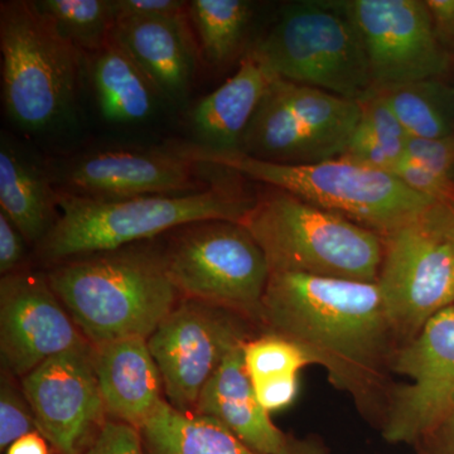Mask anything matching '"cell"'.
Returning <instances> with one entry per match:
<instances>
[{"label":"cell","instance_id":"1","mask_svg":"<svg viewBox=\"0 0 454 454\" xmlns=\"http://www.w3.org/2000/svg\"><path fill=\"white\" fill-rule=\"evenodd\" d=\"M260 327L300 345L361 411L380 423L400 348L378 283L270 273Z\"/></svg>","mask_w":454,"mask_h":454},{"label":"cell","instance_id":"2","mask_svg":"<svg viewBox=\"0 0 454 454\" xmlns=\"http://www.w3.org/2000/svg\"><path fill=\"white\" fill-rule=\"evenodd\" d=\"M47 279L92 346L148 340L182 300L162 247L136 244L50 267Z\"/></svg>","mask_w":454,"mask_h":454},{"label":"cell","instance_id":"3","mask_svg":"<svg viewBox=\"0 0 454 454\" xmlns=\"http://www.w3.org/2000/svg\"><path fill=\"white\" fill-rule=\"evenodd\" d=\"M254 203L255 197L220 184L190 195L114 200L59 190V219L35 247V256L50 268L67 260L145 243L199 221L241 223Z\"/></svg>","mask_w":454,"mask_h":454},{"label":"cell","instance_id":"4","mask_svg":"<svg viewBox=\"0 0 454 454\" xmlns=\"http://www.w3.org/2000/svg\"><path fill=\"white\" fill-rule=\"evenodd\" d=\"M241 223L264 252L270 273L378 282L382 236L286 191L268 186Z\"/></svg>","mask_w":454,"mask_h":454},{"label":"cell","instance_id":"5","mask_svg":"<svg viewBox=\"0 0 454 454\" xmlns=\"http://www.w3.org/2000/svg\"><path fill=\"white\" fill-rule=\"evenodd\" d=\"M187 153L210 166L280 188L303 201L340 215L384 236L432 210L437 200L415 192L393 173L342 158L309 166L262 162L241 153L215 154L199 148Z\"/></svg>","mask_w":454,"mask_h":454},{"label":"cell","instance_id":"6","mask_svg":"<svg viewBox=\"0 0 454 454\" xmlns=\"http://www.w3.org/2000/svg\"><path fill=\"white\" fill-rule=\"evenodd\" d=\"M2 95L8 118L46 133L73 115L82 56L28 0L0 3Z\"/></svg>","mask_w":454,"mask_h":454},{"label":"cell","instance_id":"7","mask_svg":"<svg viewBox=\"0 0 454 454\" xmlns=\"http://www.w3.org/2000/svg\"><path fill=\"white\" fill-rule=\"evenodd\" d=\"M249 50L277 79L354 101L373 89L363 41L339 0L289 3Z\"/></svg>","mask_w":454,"mask_h":454},{"label":"cell","instance_id":"8","mask_svg":"<svg viewBox=\"0 0 454 454\" xmlns=\"http://www.w3.org/2000/svg\"><path fill=\"white\" fill-rule=\"evenodd\" d=\"M168 234L162 255L181 298L232 310L260 325L270 268L249 230L235 221L208 220Z\"/></svg>","mask_w":454,"mask_h":454},{"label":"cell","instance_id":"9","mask_svg":"<svg viewBox=\"0 0 454 454\" xmlns=\"http://www.w3.org/2000/svg\"><path fill=\"white\" fill-rule=\"evenodd\" d=\"M360 114L358 101L276 79L254 114L240 153L284 166L336 160L345 152Z\"/></svg>","mask_w":454,"mask_h":454},{"label":"cell","instance_id":"10","mask_svg":"<svg viewBox=\"0 0 454 454\" xmlns=\"http://www.w3.org/2000/svg\"><path fill=\"white\" fill-rule=\"evenodd\" d=\"M382 240L376 283L402 348L430 318L454 306V241L444 223V202Z\"/></svg>","mask_w":454,"mask_h":454},{"label":"cell","instance_id":"11","mask_svg":"<svg viewBox=\"0 0 454 454\" xmlns=\"http://www.w3.org/2000/svg\"><path fill=\"white\" fill-rule=\"evenodd\" d=\"M247 317L202 301H178L148 339L173 408L195 411L197 402L227 355L253 339Z\"/></svg>","mask_w":454,"mask_h":454},{"label":"cell","instance_id":"12","mask_svg":"<svg viewBox=\"0 0 454 454\" xmlns=\"http://www.w3.org/2000/svg\"><path fill=\"white\" fill-rule=\"evenodd\" d=\"M391 372L411 382L391 389L381 434L387 443L415 444L454 411V306L397 349Z\"/></svg>","mask_w":454,"mask_h":454},{"label":"cell","instance_id":"13","mask_svg":"<svg viewBox=\"0 0 454 454\" xmlns=\"http://www.w3.org/2000/svg\"><path fill=\"white\" fill-rule=\"evenodd\" d=\"M356 27L373 88L441 79L450 66L424 0H340Z\"/></svg>","mask_w":454,"mask_h":454},{"label":"cell","instance_id":"14","mask_svg":"<svg viewBox=\"0 0 454 454\" xmlns=\"http://www.w3.org/2000/svg\"><path fill=\"white\" fill-rule=\"evenodd\" d=\"M186 149H104L55 162L53 184L91 199H129L152 195H190L206 188L200 166Z\"/></svg>","mask_w":454,"mask_h":454},{"label":"cell","instance_id":"15","mask_svg":"<svg viewBox=\"0 0 454 454\" xmlns=\"http://www.w3.org/2000/svg\"><path fill=\"white\" fill-rule=\"evenodd\" d=\"M35 427L57 454H77L98 434L107 418L92 345L44 361L20 379Z\"/></svg>","mask_w":454,"mask_h":454},{"label":"cell","instance_id":"16","mask_svg":"<svg viewBox=\"0 0 454 454\" xmlns=\"http://www.w3.org/2000/svg\"><path fill=\"white\" fill-rule=\"evenodd\" d=\"M91 345L46 273L29 269L0 279V357L2 370L18 379L44 361Z\"/></svg>","mask_w":454,"mask_h":454},{"label":"cell","instance_id":"17","mask_svg":"<svg viewBox=\"0 0 454 454\" xmlns=\"http://www.w3.org/2000/svg\"><path fill=\"white\" fill-rule=\"evenodd\" d=\"M92 363L109 419L140 429L166 400L148 340L127 337L92 346Z\"/></svg>","mask_w":454,"mask_h":454},{"label":"cell","instance_id":"18","mask_svg":"<svg viewBox=\"0 0 454 454\" xmlns=\"http://www.w3.org/2000/svg\"><path fill=\"white\" fill-rule=\"evenodd\" d=\"M187 17L119 20L114 41L134 59L160 97L178 103L192 88L197 50Z\"/></svg>","mask_w":454,"mask_h":454},{"label":"cell","instance_id":"19","mask_svg":"<svg viewBox=\"0 0 454 454\" xmlns=\"http://www.w3.org/2000/svg\"><path fill=\"white\" fill-rule=\"evenodd\" d=\"M276 79L247 50L234 76L201 98L191 113L199 148L215 154L240 153L254 114Z\"/></svg>","mask_w":454,"mask_h":454},{"label":"cell","instance_id":"20","mask_svg":"<svg viewBox=\"0 0 454 454\" xmlns=\"http://www.w3.org/2000/svg\"><path fill=\"white\" fill-rule=\"evenodd\" d=\"M243 346L227 355L203 387L195 411L219 420L255 452L278 454L288 434L278 428L260 404L245 367Z\"/></svg>","mask_w":454,"mask_h":454},{"label":"cell","instance_id":"21","mask_svg":"<svg viewBox=\"0 0 454 454\" xmlns=\"http://www.w3.org/2000/svg\"><path fill=\"white\" fill-rule=\"evenodd\" d=\"M0 212L37 247L59 216V190L46 167H38L5 136L0 142Z\"/></svg>","mask_w":454,"mask_h":454},{"label":"cell","instance_id":"22","mask_svg":"<svg viewBox=\"0 0 454 454\" xmlns=\"http://www.w3.org/2000/svg\"><path fill=\"white\" fill-rule=\"evenodd\" d=\"M89 56L90 77L104 119L115 124L146 121L160 95L134 59L114 38L106 49Z\"/></svg>","mask_w":454,"mask_h":454},{"label":"cell","instance_id":"23","mask_svg":"<svg viewBox=\"0 0 454 454\" xmlns=\"http://www.w3.org/2000/svg\"><path fill=\"white\" fill-rule=\"evenodd\" d=\"M145 454H259L214 418L163 400L140 427Z\"/></svg>","mask_w":454,"mask_h":454},{"label":"cell","instance_id":"24","mask_svg":"<svg viewBox=\"0 0 454 454\" xmlns=\"http://www.w3.org/2000/svg\"><path fill=\"white\" fill-rule=\"evenodd\" d=\"M411 139L454 136V86L441 79L373 88Z\"/></svg>","mask_w":454,"mask_h":454},{"label":"cell","instance_id":"25","mask_svg":"<svg viewBox=\"0 0 454 454\" xmlns=\"http://www.w3.org/2000/svg\"><path fill=\"white\" fill-rule=\"evenodd\" d=\"M358 104L360 119L340 158L390 173L405 157L411 138L387 104L372 90Z\"/></svg>","mask_w":454,"mask_h":454},{"label":"cell","instance_id":"26","mask_svg":"<svg viewBox=\"0 0 454 454\" xmlns=\"http://www.w3.org/2000/svg\"><path fill=\"white\" fill-rule=\"evenodd\" d=\"M253 16V3L247 0L188 2L203 59L212 66L230 64L240 53Z\"/></svg>","mask_w":454,"mask_h":454},{"label":"cell","instance_id":"27","mask_svg":"<svg viewBox=\"0 0 454 454\" xmlns=\"http://www.w3.org/2000/svg\"><path fill=\"white\" fill-rule=\"evenodd\" d=\"M35 7L82 55H94L113 41L114 0H37Z\"/></svg>","mask_w":454,"mask_h":454},{"label":"cell","instance_id":"28","mask_svg":"<svg viewBox=\"0 0 454 454\" xmlns=\"http://www.w3.org/2000/svg\"><path fill=\"white\" fill-rule=\"evenodd\" d=\"M244 363L253 385L300 378L304 367L315 365L313 358L297 343L262 333L244 343Z\"/></svg>","mask_w":454,"mask_h":454},{"label":"cell","instance_id":"29","mask_svg":"<svg viewBox=\"0 0 454 454\" xmlns=\"http://www.w3.org/2000/svg\"><path fill=\"white\" fill-rule=\"evenodd\" d=\"M0 380V450H7L18 439L37 432L28 400L16 376L2 370Z\"/></svg>","mask_w":454,"mask_h":454},{"label":"cell","instance_id":"30","mask_svg":"<svg viewBox=\"0 0 454 454\" xmlns=\"http://www.w3.org/2000/svg\"><path fill=\"white\" fill-rule=\"evenodd\" d=\"M77 454H145L136 427L107 419L88 446Z\"/></svg>","mask_w":454,"mask_h":454},{"label":"cell","instance_id":"31","mask_svg":"<svg viewBox=\"0 0 454 454\" xmlns=\"http://www.w3.org/2000/svg\"><path fill=\"white\" fill-rule=\"evenodd\" d=\"M406 157L439 177L454 182V136L439 139H409Z\"/></svg>","mask_w":454,"mask_h":454},{"label":"cell","instance_id":"32","mask_svg":"<svg viewBox=\"0 0 454 454\" xmlns=\"http://www.w3.org/2000/svg\"><path fill=\"white\" fill-rule=\"evenodd\" d=\"M116 20L188 17V3L179 0H114Z\"/></svg>","mask_w":454,"mask_h":454},{"label":"cell","instance_id":"33","mask_svg":"<svg viewBox=\"0 0 454 454\" xmlns=\"http://www.w3.org/2000/svg\"><path fill=\"white\" fill-rule=\"evenodd\" d=\"M27 240L16 225L0 212V273L2 277L23 270Z\"/></svg>","mask_w":454,"mask_h":454},{"label":"cell","instance_id":"34","mask_svg":"<svg viewBox=\"0 0 454 454\" xmlns=\"http://www.w3.org/2000/svg\"><path fill=\"white\" fill-rule=\"evenodd\" d=\"M442 46L454 55V0H426Z\"/></svg>","mask_w":454,"mask_h":454},{"label":"cell","instance_id":"35","mask_svg":"<svg viewBox=\"0 0 454 454\" xmlns=\"http://www.w3.org/2000/svg\"><path fill=\"white\" fill-rule=\"evenodd\" d=\"M415 446L420 454H454V411Z\"/></svg>","mask_w":454,"mask_h":454},{"label":"cell","instance_id":"36","mask_svg":"<svg viewBox=\"0 0 454 454\" xmlns=\"http://www.w3.org/2000/svg\"><path fill=\"white\" fill-rule=\"evenodd\" d=\"M278 454H330V450L316 435H307L303 438L288 435L286 444Z\"/></svg>","mask_w":454,"mask_h":454},{"label":"cell","instance_id":"37","mask_svg":"<svg viewBox=\"0 0 454 454\" xmlns=\"http://www.w3.org/2000/svg\"><path fill=\"white\" fill-rule=\"evenodd\" d=\"M50 444L41 433L33 432L18 439L7 450V454H50Z\"/></svg>","mask_w":454,"mask_h":454},{"label":"cell","instance_id":"38","mask_svg":"<svg viewBox=\"0 0 454 454\" xmlns=\"http://www.w3.org/2000/svg\"><path fill=\"white\" fill-rule=\"evenodd\" d=\"M444 223L454 241V202H444Z\"/></svg>","mask_w":454,"mask_h":454},{"label":"cell","instance_id":"39","mask_svg":"<svg viewBox=\"0 0 454 454\" xmlns=\"http://www.w3.org/2000/svg\"><path fill=\"white\" fill-rule=\"evenodd\" d=\"M453 86H454V83H453Z\"/></svg>","mask_w":454,"mask_h":454}]
</instances>
